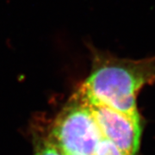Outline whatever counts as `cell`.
<instances>
[{"label": "cell", "instance_id": "3957f363", "mask_svg": "<svg viewBox=\"0 0 155 155\" xmlns=\"http://www.w3.org/2000/svg\"><path fill=\"white\" fill-rule=\"evenodd\" d=\"M93 155H126L116 145L105 137L99 141Z\"/></svg>", "mask_w": 155, "mask_h": 155}, {"label": "cell", "instance_id": "5b68a950", "mask_svg": "<svg viewBox=\"0 0 155 155\" xmlns=\"http://www.w3.org/2000/svg\"><path fill=\"white\" fill-rule=\"evenodd\" d=\"M48 136H49V135H48ZM57 147H58V146H57ZM59 148H60V147H59ZM60 150L61 151V153H62V154L63 155H79V154H72V153H67V152H64V151H62L61 148H60Z\"/></svg>", "mask_w": 155, "mask_h": 155}, {"label": "cell", "instance_id": "7a4b0ae2", "mask_svg": "<svg viewBox=\"0 0 155 155\" xmlns=\"http://www.w3.org/2000/svg\"><path fill=\"white\" fill-rule=\"evenodd\" d=\"M77 91L84 97L103 136L126 155L137 154L141 135L140 119L97 103Z\"/></svg>", "mask_w": 155, "mask_h": 155}, {"label": "cell", "instance_id": "6da1fadb", "mask_svg": "<svg viewBox=\"0 0 155 155\" xmlns=\"http://www.w3.org/2000/svg\"><path fill=\"white\" fill-rule=\"evenodd\" d=\"M91 69L78 90L87 97L140 119L137 96L155 83V56L132 60L91 47Z\"/></svg>", "mask_w": 155, "mask_h": 155}, {"label": "cell", "instance_id": "277c9868", "mask_svg": "<svg viewBox=\"0 0 155 155\" xmlns=\"http://www.w3.org/2000/svg\"><path fill=\"white\" fill-rule=\"evenodd\" d=\"M36 155H63L57 145L53 141V140L48 136V138L43 141Z\"/></svg>", "mask_w": 155, "mask_h": 155}]
</instances>
